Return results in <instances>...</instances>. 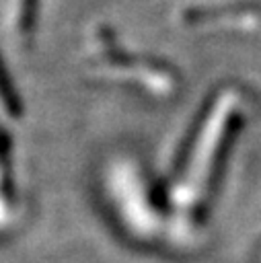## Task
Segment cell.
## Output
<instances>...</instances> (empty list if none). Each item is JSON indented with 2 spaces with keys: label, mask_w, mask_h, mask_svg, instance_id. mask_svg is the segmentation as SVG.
<instances>
[{
  "label": "cell",
  "mask_w": 261,
  "mask_h": 263,
  "mask_svg": "<svg viewBox=\"0 0 261 263\" xmlns=\"http://www.w3.org/2000/svg\"><path fill=\"white\" fill-rule=\"evenodd\" d=\"M0 103H2V107H4L12 117L18 115L21 103H18V99H16V92H14L12 84H10V78H8V74H6L4 66H2V62H0Z\"/></svg>",
  "instance_id": "cell-1"
},
{
  "label": "cell",
  "mask_w": 261,
  "mask_h": 263,
  "mask_svg": "<svg viewBox=\"0 0 261 263\" xmlns=\"http://www.w3.org/2000/svg\"><path fill=\"white\" fill-rule=\"evenodd\" d=\"M33 10H35V0H18V10H16V23L18 29L27 31L33 21Z\"/></svg>",
  "instance_id": "cell-2"
}]
</instances>
